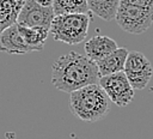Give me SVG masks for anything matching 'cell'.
<instances>
[{"mask_svg": "<svg viewBox=\"0 0 153 139\" xmlns=\"http://www.w3.org/2000/svg\"><path fill=\"white\" fill-rule=\"evenodd\" d=\"M99 78L96 62L76 52H69L57 58L51 66V84L67 93L86 85L98 84Z\"/></svg>", "mask_w": 153, "mask_h": 139, "instance_id": "obj_1", "label": "cell"}, {"mask_svg": "<svg viewBox=\"0 0 153 139\" xmlns=\"http://www.w3.org/2000/svg\"><path fill=\"white\" fill-rule=\"evenodd\" d=\"M69 109L78 119L96 122L108 115L110 99L99 84H91L69 93Z\"/></svg>", "mask_w": 153, "mask_h": 139, "instance_id": "obj_2", "label": "cell"}, {"mask_svg": "<svg viewBox=\"0 0 153 139\" xmlns=\"http://www.w3.org/2000/svg\"><path fill=\"white\" fill-rule=\"evenodd\" d=\"M91 19V13L59 14L53 18L49 32L55 41L78 44L86 38Z\"/></svg>", "mask_w": 153, "mask_h": 139, "instance_id": "obj_3", "label": "cell"}, {"mask_svg": "<svg viewBox=\"0 0 153 139\" xmlns=\"http://www.w3.org/2000/svg\"><path fill=\"white\" fill-rule=\"evenodd\" d=\"M115 19L127 32L140 35L153 24V10L120 1Z\"/></svg>", "mask_w": 153, "mask_h": 139, "instance_id": "obj_4", "label": "cell"}, {"mask_svg": "<svg viewBox=\"0 0 153 139\" xmlns=\"http://www.w3.org/2000/svg\"><path fill=\"white\" fill-rule=\"evenodd\" d=\"M98 84L104 90L108 98L117 107H127L134 98V89L123 71L100 77Z\"/></svg>", "mask_w": 153, "mask_h": 139, "instance_id": "obj_5", "label": "cell"}, {"mask_svg": "<svg viewBox=\"0 0 153 139\" xmlns=\"http://www.w3.org/2000/svg\"><path fill=\"white\" fill-rule=\"evenodd\" d=\"M123 72L134 90H143L149 83L153 67L149 60L140 52H129Z\"/></svg>", "mask_w": 153, "mask_h": 139, "instance_id": "obj_6", "label": "cell"}, {"mask_svg": "<svg viewBox=\"0 0 153 139\" xmlns=\"http://www.w3.org/2000/svg\"><path fill=\"white\" fill-rule=\"evenodd\" d=\"M54 17L51 6H42L35 0H24L16 23L27 28L41 26L49 29Z\"/></svg>", "mask_w": 153, "mask_h": 139, "instance_id": "obj_7", "label": "cell"}, {"mask_svg": "<svg viewBox=\"0 0 153 139\" xmlns=\"http://www.w3.org/2000/svg\"><path fill=\"white\" fill-rule=\"evenodd\" d=\"M0 52L7 54H26L32 52L22 37L17 23L0 32Z\"/></svg>", "mask_w": 153, "mask_h": 139, "instance_id": "obj_8", "label": "cell"}, {"mask_svg": "<svg viewBox=\"0 0 153 139\" xmlns=\"http://www.w3.org/2000/svg\"><path fill=\"white\" fill-rule=\"evenodd\" d=\"M117 48H118L117 43L111 37L103 36V35H96L91 37L85 42V46H84L86 56L93 62L102 60L103 58H105Z\"/></svg>", "mask_w": 153, "mask_h": 139, "instance_id": "obj_9", "label": "cell"}, {"mask_svg": "<svg viewBox=\"0 0 153 139\" xmlns=\"http://www.w3.org/2000/svg\"><path fill=\"white\" fill-rule=\"evenodd\" d=\"M128 53H129V50L127 48H123V47L117 48L112 53H110L109 55L103 58L102 60L97 61L96 65H97L100 77L122 72L124 68V64H126Z\"/></svg>", "mask_w": 153, "mask_h": 139, "instance_id": "obj_10", "label": "cell"}, {"mask_svg": "<svg viewBox=\"0 0 153 139\" xmlns=\"http://www.w3.org/2000/svg\"><path fill=\"white\" fill-rule=\"evenodd\" d=\"M18 25V24H17ZM18 30L26 42V44L32 49V52H41L44 47L45 40L49 35V29L35 26V28H27L18 25Z\"/></svg>", "mask_w": 153, "mask_h": 139, "instance_id": "obj_11", "label": "cell"}, {"mask_svg": "<svg viewBox=\"0 0 153 139\" xmlns=\"http://www.w3.org/2000/svg\"><path fill=\"white\" fill-rule=\"evenodd\" d=\"M23 2L18 0H0V32L17 22Z\"/></svg>", "mask_w": 153, "mask_h": 139, "instance_id": "obj_12", "label": "cell"}, {"mask_svg": "<svg viewBox=\"0 0 153 139\" xmlns=\"http://www.w3.org/2000/svg\"><path fill=\"white\" fill-rule=\"evenodd\" d=\"M90 12L104 20L115 19L121 0H86Z\"/></svg>", "mask_w": 153, "mask_h": 139, "instance_id": "obj_13", "label": "cell"}, {"mask_svg": "<svg viewBox=\"0 0 153 139\" xmlns=\"http://www.w3.org/2000/svg\"><path fill=\"white\" fill-rule=\"evenodd\" d=\"M51 7L55 16L67 13H90L86 0H53Z\"/></svg>", "mask_w": 153, "mask_h": 139, "instance_id": "obj_14", "label": "cell"}, {"mask_svg": "<svg viewBox=\"0 0 153 139\" xmlns=\"http://www.w3.org/2000/svg\"><path fill=\"white\" fill-rule=\"evenodd\" d=\"M122 2H127V4H131V5H136V6H141L145 8H149L153 10V0H121Z\"/></svg>", "mask_w": 153, "mask_h": 139, "instance_id": "obj_15", "label": "cell"}, {"mask_svg": "<svg viewBox=\"0 0 153 139\" xmlns=\"http://www.w3.org/2000/svg\"><path fill=\"white\" fill-rule=\"evenodd\" d=\"M35 1L42 6H51V4H53V0H35Z\"/></svg>", "mask_w": 153, "mask_h": 139, "instance_id": "obj_16", "label": "cell"}, {"mask_svg": "<svg viewBox=\"0 0 153 139\" xmlns=\"http://www.w3.org/2000/svg\"><path fill=\"white\" fill-rule=\"evenodd\" d=\"M18 1H24V0H18Z\"/></svg>", "mask_w": 153, "mask_h": 139, "instance_id": "obj_17", "label": "cell"}]
</instances>
